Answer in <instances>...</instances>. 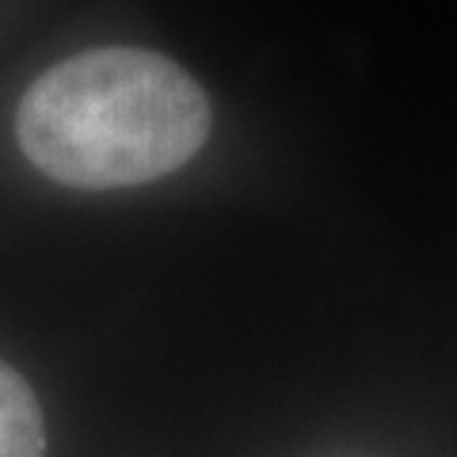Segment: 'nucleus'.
Listing matches in <instances>:
<instances>
[{"mask_svg": "<svg viewBox=\"0 0 457 457\" xmlns=\"http://www.w3.org/2000/svg\"><path fill=\"white\" fill-rule=\"evenodd\" d=\"M206 92L176 62L107 46L46 69L16 111V137L42 176L80 191L161 179L203 149Z\"/></svg>", "mask_w": 457, "mask_h": 457, "instance_id": "f257e3e1", "label": "nucleus"}, {"mask_svg": "<svg viewBox=\"0 0 457 457\" xmlns=\"http://www.w3.org/2000/svg\"><path fill=\"white\" fill-rule=\"evenodd\" d=\"M0 457H46L42 411L16 370L0 362Z\"/></svg>", "mask_w": 457, "mask_h": 457, "instance_id": "f03ea898", "label": "nucleus"}]
</instances>
